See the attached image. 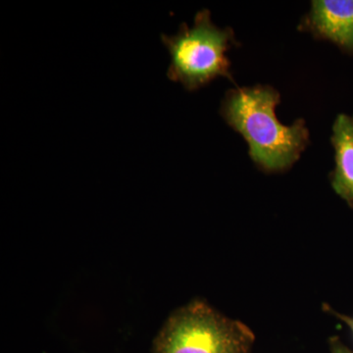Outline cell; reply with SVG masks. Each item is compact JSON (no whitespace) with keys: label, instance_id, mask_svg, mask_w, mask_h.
Instances as JSON below:
<instances>
[{"label":"cell","instance_id":"1","mask_svg":"<svg viewBox=\"0 0 353 353\" xmlns=\"http://www.w3.org/2000/svg\"><path fill=\"white\" fill-rule=\"evenodd\" d=\"M281 94L271 85L236 88L225 94L220 114L250 146V157L265 172L289 170L310 139L305 121L285 126L277 119Z\"/></svg>","mask_w":353,"mask_h":353},{"label":"cell","instance_id":"2","mask_svg":"<svg viewBox=\"0 0 353 353\" xmlns=\"http://www.w3.org/2000/svg\"><path fill=\"white\" fill-rule=\"evenodd\" d=\"M161 41L171 57L167 76L194 92L223 77L234 81L227 51L238 46L231 28L213 24L210 11H199L192 27L183 24L174 36L162 34Z\"/></svg>","mask_w":353,"mask_h":353},{"label":"cell","instance_id":"3","mask_svg":"<svg viewBox=\"0 0 353 353\" xmlns=\"http://www.w3.org/2000/svg\"><path fill=\"white\" fill-rule=\"evenodd\" d=\"M255 334L240 321L194 301L176 309L153 343L154 353H252Z\"/></svg>","mask_w":353,"mask_h":353},{"label":"cell","instance_id":"4","mask_svg":"<svg viewBox=\"0 0 353 353\" xmlns=\"http://www.w3.org/2000/svg\"><path fill=\"white\" fill-rule=\"evenodd\" d=\"M299 29L353 52V0H314Z\"/></svg>","mask_w":353,"mask_h":353},{"label":"cell","instance_id":"5","mask_svg":"<svg viewBox=\"0 0 353 353\" xmlns=\"http://www.w3.org/2000/svg\"><path fill=\"white\" fill-rule=\"evenodd\" d=\"M332 145L336 161L332 187L353 208V117L345 114L338 116L334 123Z\"/></svg>","mask_w":353,"mask_h":353},{"label":"cell","instance_id":"6","mask_svg":"<svg viewBox=\"0 0 353 353\" xmlns=\"http://www.w3.org/2000/svg\"><path fill=\"white\" fill-rule=\"evenodd\" d=\"M323 310H324L326 313H329V314L333 315L334 317L338 318V319L341 320V322L345 323L348 328L350 329V331H352L353 334V317H352V316H347L341 314V313H339L338 311H336L334 308H332L328 303L323 304Z\"/></svg>","mask_w":353,"mask_h":353},{"label":"cell","instance_id":"7","mask_svg":"<svg viewBox=\"0 0 353 353\" xmlns=\"http://www.w3.org/2000/svg\"><path fill=\"white\" fill-rule=\"evenodd\" d=\"M329 345L331 353H353L338 336H332L329 340Z\"/></svg>","mask_w":353,"mask_h":353}]
</instances>
